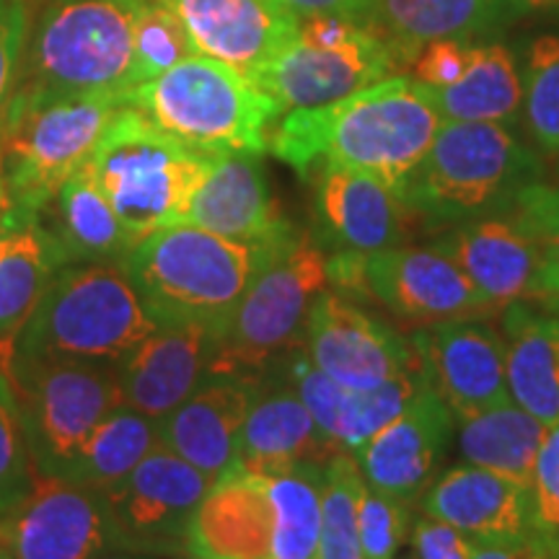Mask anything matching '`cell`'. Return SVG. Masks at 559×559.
<instances>
[{
	"instance_id": "obj_12",
	"label": "cell",
	"mask_w": 559,
	"mask_h": 559,
	"mask_svg": "<svg viewBox=\"0 0 559 559\" xmlns=\"http://www.w3.org/2000/svg\"><path fill=\"white\" fill-rule=\"evenodd\" d=\"M330 283L360 290L419 326L485 319L495 313L464 270L432 247H394L368 257L326 254Z\"/></svg>"
},
{
	"instance_id": "obj_49",
	"label": "cell",
	"mask_w": 559,
	"mask_h": 559,
	"mask_svg": "<svg viewBox=\"0 0 559 559\" xmlns=\"http://www.w3.org/2000/svg\"><path fill=\"white\" fill-rule=\"evenodd\" d=\"M96 559H156V557H145V555H135V551H122V549H109L99 555Z\"/></svg>"
},
{
	"instance_id": "obj_18",
	"label": "cell",
	"mask_w": 559,
	"mask_h": 559,
	"mask_svg": "<svg viewBox=\"0 0 559 559\" xmlns=\"http://www.w3.org/2000/svg\"><path fill=\"white\" fill-rule=\"evenodd\" d=\"M412 349L453 419L513 402L506 337L477 319L423 326L412 334Z\"/></svg>"
},
{
	"instance_id": "obj_9",
	"label": "cell",
	"mask_w": 559,
	"mask_h": 559,
	"mask_svg": "<svg viewBox=\"0 0 559 559\" xmlns=\"http://www.w3.org/2000/svg\"><path fill=\"white\" fill-rule=\"evenodd\" d=\"M213 158L166 135L138 109L122 107L91 164L117 218L138 243L153 230L187 221Z\"/></svg>"
},
{
	"instance_id": "obj_33",
	"label": "cell",
	"mask_w": 559,
	"mask_h": 559,
	"mask_svg": "<svg viewBox=\"0 0 559 559\" xmlns=\"http://www.w3.org/2000/svg\"><path fill=\"white\" fill-rule=\"evenodd\" d=\"M459 449L469 464L489 469L521 487H531L536 459L549 428L521 404L506 402L456 419Z\"/></svg>"
},
{
	"instance_id": "obj_34",
	"label": "cell",
	"mask_w": 559,
	"mask_h": 559,
	"mask_svg": "<svg viewBox=\"0 0 559 559\" xmlns=\"http://www.w3.org/2000/svg\"><path fill=\"white\" fill-rule=\"evenodd\" d=\"M158 445L156 419L122 404L109 412L99 428L91 432L62 479L107 492L120 485L124 477H130L140 461Z\"/></svg>"
},
{
	"instance_id": "obj_37",
	"label": "cell",
	"mask_w": 559,
	"mask_h": 559,
	"mask_svg": "<svg viewBox=\"0 0 559 559\" xmlns=\"http://www.w3.org/2000/svg\"><path fill=\"white\" fill-rule=\"evenodd\" d=\"M192 55H198V47L185 21L169 5L143 0L132 32V88L153 81Z\"/></svg>"
},
{
	"instance_id": "obj_39",
	"label": "cell",
	"mask_w": 559,
	"mask_h": 559,
	"mask_svg": "<svg viewBox=\"0 0 559 559\" xmlns=\"http://www.w3.org/2000/svg\"><path fill=\"white\" fill-rule=\"evenodd\" d=\"M409 526V502L366 485L360 500L362 559H394L402 544L407 542Z\"/></svg>"
},
{
	"instance_id": "obj_54",
	"label": "cell",
	"mask_w": 559,
	"mask_h": 559,
	"mask_svg": "<svg viewBox=\"0 0 559 559\" xmlns=\"http://www.w3.org/2000/svg\"><path fill=\"white\" fill-rule=\"evenodd\" d=\"M151 3H160V0H151Z\"/></svg>"
},
{
	"instance_id": "obj_36",
	"label": "cell",
	"mask_w": 559,
	"mask_h": 559,
	"mask_svg": "<svg viewBox=\"0 0 559 559\" xmlns=\"http://www.w3.org/2000/svg\"><path fill=\"white\" fill-rule=\"evenodd\" d=\"M523 115L536 148L559 158V34H542L528 45Z\"/></svg>"
},
{
	"instance_id": "obj_8",
	"label": "cell",
	"mask_w": 559,
	"mask_h": 559,
	"mask_svg": "<svg viewBox=\"0 0 559 559\" xmlns=\"http://www.w3.org/2000/svg\"><path fill=\"white\" fill-rule=\"evenodd\" d=\"M140 5L143 0H50L26 39L16 91L124 99Z\"/></svg>"
},
{
	"instance_id": "obj_22",
	"label": "cell",
	"mask_w": 559,
	"mask_h": 559,
	"mask_svg": "<svg viewBox=\"0 0 559 559\" xmlns=\"http://www.w3.org/2000/svg\"><path fill=\"white\" fill-rule=\"evenodd\" d=\"M185 21L200 55L254 81L298 37L300 19L280 0H160Z\"/></svg>"
},
{
	"instance_id": "obj_32",
	"label": "cell",
	"mask_w": 559,
	"mask_h": 559,
	"mask_svg": "<svg viewBox=\"0 0 559 559\" xmlns=\"http://www.w3.org/2000/svg\"><path fill=\"white\" fill-rule=\"evenodd\" d=\"M508 386L515 404L559 425V317L510 309L506 319Z\"/></svg>"
},
{
	"instance_id": "obj_38",
	"label": "cell",
	"mask_w": 559,
	"mask_h": 559,
	"mask_svg": "<svg viewBox=\"0 0 559 559\" xmlns=\"http://www.w3.org/2000/svg\"><path fill=\"white\" fill-rule=\"evenodd\" d=\"M515 210L536 236L542 251L544 290L549 304L559 306V181L557 185H547L542 179L534 181L521 192Z\"/></svg>"
},
{
	"instance_id": "obj_52",
	"label": "cell",
	"mask_w": 559,
	"mask_h": 559,
	"mask_svg": "<svg viewBox=\"0 0 559 559\" xmlns=\"http://www.w3.org/2000/svg\"><path fill=\"white\" fill-rule=\"evenodd\" d=\"M156 559H160V557H156ZM179 559H198V557H179Z\"/></svg>"
},
{
	"instance_id": "obj_25",
	"label": "cell",
	"mask_w": 559,
	"mask_h": 559,
	"mask_svg": "<svg viewBox=\"0 0 559 559\" xmlns=\"http://www.w3.org/2000/svg\"><path fill=\"white\" fill-rule=\"evenodd\" d=\"M213 345L207 326H156L115 366L124 404L160 423L205 379Z\"/></svg>"
},
{
	"instance_id": "obj_41",
	"label": "cell",
	"mask_w": 559,
	"mask_h": 559,
	"mask_svg": "<svg viewBox=\"0 0 559 559\" xmlns=\"http://www.w3.org/2000/svg\"><path fill=\"white\" fill-rule=\"evenodd\" d=\"M531 536L559 559V425H551L528 487Z\"/></svg>"
},
{
	"instance_id": "obj_48",
	"label": "cell",
	"mask_w": 559,
	"mask_h": 559,
	"mask_svg": "<svg viewBox=\"0 0 559 559\" xmlns=\"http://www.w3.org/2000/svg\"><path fill=\"white\" fill-rule=\"evenodd\" d=\"M13 226V207H11V194L9 187H5V177H3V164H0V239L3 234Z\"/></svg>"
},
{
	"instance_id": "obj_40",
	"label": "cell",
	"mask_w": 559,
	"mask_h": 559,
	"mask_svg": "<svg viewBox=\"0 0 559 559\" xmlns=\"http://www.w3.org/2000/svg\"><path fill=\"white\" fill-rule=\"evenodd\" d=\"M34 474H37V466L26 445L13 394L5 383L0 386V515L29 492Z\"/></svg>"
},
{
	"instance_id": "obj_29",
	"label": "cell",
	"mask_w": 559,
	"mask_h": 559,
	"mask_svg": "<svg viewBox=\"0 0 559 559\" xmlns=\"http://www.w3.org/2000/svg\"><path fill=\"white\" fill-rule=\"evenodd\" d=\"M39 221L50 230L66 264H122L135 247L91 160L62 185Z\"/></svg>"
},
{
	"instance_id": "obj_47",
	"label": "cell",
	"mask_w": 559,
	"mask_h": 559,
	"mask_svg": "<svg viewBox=\"0 0 559 559\" xmlns=\"http://www.w3.org/2000/svg\"><path fill=\"white\" fill-rule=\"evenodd\" d=\"M280 3L296 13L298 19L321 16V13H337V16H349L360 21L368 0H280Z\"/></svg>"
},
{
	"instance_id": "obj_3",
	"label": "cell",
	"mask_w": 559,
	"mask_h": 559,
	"mask_svg": "<svg viewBox=\"0 0 559 559\" xmlns=\"http://www.w3.org/2000/svg\"><path fill=\"white\" fill-rule=\"evenodd\" d=\"M321 466L280 474L228 472L190 526L198 559H313L321 528Z\"/></svg>"
},
{
	"instance_id": "obj_43",
	"label": "cell",
	"mask_w": 559,
	"mask_h": 559,
	"mask_svg": "<svg viewBox=\"0 0 559 559\" xmlns=\"http://www.w3.org/2000/svg\"><path fill=\"white\" fill-rule=\"evenodd\" d=\"M472 39H436L425 45L412 62V79L428 88H449L461 81L474 55Z\"/></svg>"
},
{
	"instance_id": "obj_5",
	"label": "cell",
	"mask_w": 559,
	"mask_h": 559,
	"mask_svg": "<svg viewBox=\"0 0 559 559\" xmlns=\"http://www.w3.org/2000/svg\"><path fill=\"white\" fill-rule=\"evenodd\" d=\"M124 104L187 148L210 156H262L270 151L272 128L283 117L247 75L200 52L132 88Z\"/></svg>"
},
{
	"instance_id": "obj_45",
	"label": "cell",
	"mask_w": 559,
	"mask_h": 559,
	"mask_svg": "<svg viewBox=\"0 0 559 559\" xmlns=\"http://www.w3.org/2000/svg\"><path fill=\"white\" fill-rule=\"evenodd\" d=\"M472 559H557L539 539L526 536L515 542H474Z\"/></svg>"
},
{
	"instance_id": "obj_44",
	"label": "cell",
	"mask_w": 559,
	"mask_h": 559,
	"mask_svg": "<svg viewBox=\"0 0 559 559\" xmlns=\"http://www.w3.org/2000/svg\"><path fill=\"white\" fill-rule=\"evenodd\" d=\"M412 547L417 559H472L474 542L451 523L419 515L412 526Z\"/></svg>"
},
{
	"instance_id": "obj_21",
	"label": "cell",
	"mask_w": 559,
	"mask_h": 559,
	"mask_svg": "<svg viewBox=\"0 0 559 559\" xmlns=\"http://www.w3.org/2000/svg\"><path fill=\"white\" fill-rule=\"evenodd\" d=\"M262 386V373H207L198 389L158 423V440L218 481L234 469L241 428Z\"/></svg>"
},
{
	"instance_id": "obj_17",
	"label": "cell",
	"mask_w": 559,
	"mask_h": 559,
	"mask_svg": "<svg viewBox=\"0 0 559 559\" xmlns=\"http://www.w3.org/2000/svg\"><path fill=\"white\" fill-rule=\"evenodd\" d=\"M313 169V239L326 254L368 257L404 247L415 210L394 187L373 174L337 164H317Z\"/></svg>"
},
{
	"instance_id": "obj_42",
	"label": "cell",
	"mask_w": 559,
	"mask_h": 559,
	"mask_svg": "<svg viewBox=\"0 0 559 559\" xmlns=\"http://www.w3.org/2000/svg\"><path fill=\"white\" fill-rule=\"evenodd\" d=\"M29 39V13L24 0H0V124L16 96Z\"/></svg>"
},
{
	"instance_id": "obj_28",
	"label": "cell",
	"mask_w": 559,
	"mask_h": 559,
	"mask_svg": "<svg viewBox=\"0 0 559 559\" xmlns=\"http://www.w3.org/2000/svg\"><path fill=\"white\" fill-rule=\"evenodd\" d=\"M66 267L58 243L39 218H13L0 239V368L11 376L19 340L50 280Z\"/></svg>"
},
{
	"instance_id": "obj_4",
	"label": "cell",
	"mask_w": 559,
	"mask_h": 559,
	"mask_svg": "<svg viewBox=\"0 0 559 559\" xmlns=\"http://www.w3.org/2000/svg\"><path fill=\"white\" fill-rule=\"evenodd\" d=\"M542 179V164L508 124L443 122L402 198L430 226L502 213Z\"/></svg>"
},
{
	"instance_id": "obj_51",
	"label": "cell",
	"mask_w": 559,
	"mask_h": 559,
	"mask_svg": "<svg viewBox=\"0 0 559 559\" xmlns=\"http://www.w3.org/2000/svg\"><path fill=\"white\" fill-rule=\"evenodd\" d=\"M5 383H9V379H5V373H3V368H0V386H5Z\"/></svg>"
},
{
	"instance_id": "obj_1",
	"label": "cell",
	"mask_w": 559,
	"mask_h": 559,
	"mask_svg": "<svg viewBox=\"0 0 559 559\" xmlns=\"http://www.w3.org/2000/svg\"><path fill=\"white\" fill-rule=\"evenodd\" d=\"M440 124L428 86L391 75L326 107L285 111L270 132V151L304 177L317 164H337L373 174L402 194Z\"/></svg>"
},
{
	"instance_id": "obj_7",
	"label": "cell",
	"mask_w": 559,
	"mask_h": 559,
	"mask_svg": "<svg viewBox=\"0 0 559 559\" xmlns=\"http://www.w3.org/2000/svg\"><path fill=\"white\" fill-rule=\"evenodd\" d=\"M128 107L109 94L16 91L0 124V164L13 218H39L62 185L94 156L104 132Z\"/></svg>"
},
{
	"instance_id": "obj_23",
	"label": "cell",
	"mask_w": 559,
	"mask_h": 559,
	"mask_svg": "<svg viewBox=\"0 0 559 559\" xmlns=\"http://www.w3.org/2000/svg\"><path fill=\"white\" fill-rule=\"evenodd\" d=\"M185 223L251 247H270L296 230L280 213L254 153L215 156Z\"/></svg>"
},
{
	"instance_id": "obj_53",
	"label": "cell",
	"mask_w": 559,
	"mask_h": 559,
	"mask_svg": "<svg viewBox=\"0 0 559 559\" xmlns=\"http://www.w3.org/2000/svg\"><path fill=\"white\" fill-rule=\"evenodd\" d=\"M402 559H417V557H402Z\"/></svg>"
},
{
	"instance_id": "obj_31",
	"label": "cell",
	"mask_w": 559,
	"mask_h": 559,
	"mask_svg": "<svg viewBox=\"0 0 559 559\" xmlns=\"http://www.w3.org/2000/svg\"><path fill=\"white\" fill-rule=\"evenodd\" d=\"M428 91L443 122H495L510 128L523 111V75L513 47L506 41L477 45L461 81Z\"/></svg>"
},
{
	"instance_id": "obj_26",
	"label": "cell",
	"mask_w": 559,
	"mask_h": 559,
	"mask_svg": "<svg viewBox=\"0 0 559 559\" xmlns=\"http://www.w3.org/2000/svg\"><path fill=\"white\" fill-rule=\"evenodd\" d=\"M340 453L345 451L324 436L290 383L264 386L262 381L241 428L239 451L230 472L280 474L298 466L326 469Z\"/></svg>"
},
{
	"instance_id": "obj_20",
	"label": "cell",
	"mask_w": 559,
	"mask_h": 559,
	"mask_svg": "<svg viewBox=\"0 0 559 559\" xmlns=\"http://www.w3.org/2000/svg\"><path fill=\"white\" fill-rule=\"evenodd\" d=\"M453 415L430 381L412 396L400 417L381 432H376L355 453L368 487L386 492L404 502L417 500L430 481L449 449Z\"/></svg>"
},
{
	"instance_id": "obj_2",
	"label": "cell",
	"mask_w": 559,
	"mask_h": 559,
	"mask_svg": "<svg viewBox=\"0 0 559 559\" xmlns=\"http://www.w3.org/2000/svg\"><path fill=\"white\" fill-rule=\"evenodd\" d=\"M277 243L251 247L192 223H177L138 241L122 270L153 324H198L218 337Z\"/></svg>"
},
{
	"instance_id": "obj_24",
	"label": "cell",
	"mask_w": 559,
	"mask_h": 559,
	"mask_svg": "<svg viewBox=\"0 0 559 559\" xmlns=\"http://www.w3.org/2000/svg\"><path fill=\"white\" fill-rule=\"evenodd\" d=\"M293 353H296V360L288 368L290 386L298 391L324 436L353 456L376 432L386 428L391 419L400 417L412 396L428 383V376L417 362L415 368L404 370L381 386L353 391L313 368L300 345L293 347Z\"/></svg>"
},
{
	"instance_id": "obj_16",
	"label": "cell",
	"mask_w": 559,
	"mask_h": 559,
	"mask_svg": "<svg viewBox=\"0 0 559 559\" xmlns=\"http://www.w3.org/2000/svg\"><path fill=\"white\" fill-rule=\"evenodd\" d=\"M391 75L407 73H402L389 47L366 29L342 47H317L296 37L251 83L285 115L342 102Z\"/></svg>"
},
{
	"instance_id": "obj_11",
	"label": "cell",
	"mask_w": 559,
	"mask_h": 559,
	"mask_svg": "<svg viewBox=\"0 0 559 559\" xmlns=\"http://www.w3.org/2000/svg\"><path fill=\"white\" fill-rule=\"evenodd\" d=\"M9 389L34 466L52 477H66L91 432L124 404L117 370L94 362L16 360Z\"/></svg>"
},
{
	"instance_id": "obj_14",
	"label": "cell",
	"mask_w": 559,
	"mask_h": 559,
	"mask_svg": "<svg viewBox=\"0 0 559 559\" xmlns=\"http://www.w3.org/2000/svg\"><path fill=\"white\" fill-rule=\"evenodd\" d=\"M0 542L19 559H96L115 549V531L99 489L37 472L0 515Z\"/></svg>"
},
{
	"instance_id": "obj_46",
	"label": "cell",
	"mask_w": 559,
	"mask_h": 559,
	"mask_svg": "<svg viewBox=\"0 0 559 559\" xmlns=\"http://www.w3.org/2000/svg\"><path fill=\"white\" fill-rule=\"evenodd\" d=\"M495 24H508L513 19H559V0H489Z\"/></svg>"
},
{
	"instance_id": "obj_10",
	"label": "cell",
	"mask_w": 559,
	"mask_h": 559,
	"mask_svg": "<svg viewBox=\"0 0 559 559\" xmlns=\"http://www.w3.org/2000/svg\"><path fill=\"white\" fill-rule=\"evenodd\" d=\"M326 251L293 230L257 270L247 293L218 332L207 373H262L304 340L317 298L330 288Z\"/></svg>"
},
{
	"instance_id": "obj_50",
	"label": "cell",
	"mask_w": 559,
	"mask_h": 559,
	"mask_svg": "<svg viewBox=\"0 0 559 559\" xmlns=\"http://www.w3.org/2000/svg\"><path fill=\"white\" fill-rule=\"evenodd\" d=\"M0 559H19V557L13 555V551H11L9 547H5L3 542H0Z\"/></svg>"
},
{
	"instance_id": "obj_27",
	"label": "cell",
	"mask_w": 559,
	"mask_h": 559,
	"mask_svg": "<svg viewBox=\"0 0 559 559\" xmlns=\"http://www.w3.org/2000/svg\"><path fill=\"white\" fill-rule=\"evenodd\" d=\"M423 513L451 523L472 542L531 536L528 489L474 464L445 472L425 489Z\"/></svg>"
},
{
	"instance_id": "obj_6",
	"label": "cell",
	"mask_w": 559,
	"mask_h": 559,
	"mask_svg": "<svg viewBox=\"0 0 559 559\" xmlns=\"http://www.w3.org/2000/svg\"><path fill=\"white\" fill-rule=\"evenodd\" d=\"M153 330L122 264H66L21 334L16 360L115 368Z\"/></svg>"
},
{
	"instance_id": "obj_30",
	"label": "cell",
	"mask_w": 559,
	"mask_h": 559,
	"mask_svg": "<svg viewBox=\"0 0 559 559\" xmlns=\"http://www.w3.org/2000/svg\"><path fill=\"white\" fill-rule=\"evenodd\" d=\"M360 24L389 47L402 73L430 41L474 39L498 26L489 0H368Z\"/></svg>"
},
{
	"instance_id": "obj_35",
	"label": "cell",
	"mask_w": 559,
	"mask_h": 559,
	"mask_svg": "<svg viewBox=\"0 0 559 559\" xmlns=\"http://www.w3.org/2000/svg\"><path fill=\"white\" fill-rule=\"evenodd\" d=\"M366 479L353 453H340L324 469L321 528L313 559H362L360 500Z\"/></svg>"
},
{
	"instance_id": "obj_15",
	"label": "cell",
	"mask_w": 559,
	"mask_h": 559,
	"mask_svg": "<svg viewBox=\"0 0 559 559\" xmlns=\"http://www.w3.org/2000/svg\"><path fill=\"white\" fill-rule=\"evenodd\" d=\"M300 349L313 368L353 391L376 389L417 366L415 349L394 326L330 288L313 304Z\"/></svg>"
},
{
	"instance_id": "obj_19",
	"label": "cell",
	"mask_w": 559,
	"mask_h": 559,
	"mask_svg": "<svg viewBox=\"0 0 559 559\" xmlns=\"http://www.w3.org/2000/svg\"><path fill=\"white\" fill-rule=\"evenodd\" d=\"M438 247L464 270L495 311H506L521 300L549 304L539 243L515 205L459 223Z\"/></svg>"
},
{
	"instance_id": "obj_13",
	"label": "cell",
	"mask_w": 559,
	"mask_h": 559,
	"mask_svg": "<svg viewBox=\"0 0 559 559\" xmlns=\"http://www.w3.org/2000/svg\"><path fill=\"white\" fill-rule=\"evenodd\" d=\"M215 481L177 453L153 449L120 485L107 489L115 549L145 557H190V526Z\"/></svg>"
}]
</instances>
